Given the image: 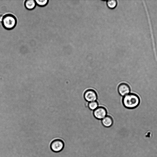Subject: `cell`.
Here are the masks:
<instances>
[{
  "mask_svg": "<svg viewBox=\"0 0 157 157\" xmlns=\"http://www.w3.org/2000/svg\"><path fill=\"white\" fill-rule=\"evenodd\" d=\"M122 103L124 106L128 109L135 108L139 105L140 99L136 94L129 93L123 97Z\"/></svg>",
  "mask_w": 157,
  "mask_h": 157,
  "instance_id": "obj_1",
  "label": "cell"
},
{
  "mask_svg": "<svg viewBox=\"0 0 157 157\" xmlns=\"http://www.w3.org/2000/svg\"><path fill=\"white\" fill-rule=\"evenodd\" d=\"M1 23L5 29L11 30L13 29L16 25L17 18L12 14H7L3 16Z\"/></svg>",
  "mask_w": 157,
  "mask_h": 157,
  "instance_id": "obj_2",
  "label": "cell"
},
{
  "mask_svg": "<svg viewBox=\"0 0 157 157\" xmlns=\"http://www.w3.org/2000/svg\"><path fill=\"white\" fill-rule=\"evenodd\" d=\"M64 147L63 142L61 140L56 139L54 140L50 144L51 150L53 152L57 153L63 150Z\"/></svg>",
  "mask_w": 157,
  "mask_h": 157,
  "instance_id": "obj_3",
  "label": "cell"
},
{
  "mask_svg": "<svg viewBox=\"0 0 157 157\" xmlns=\"http://www.w3.org/2000/svg\"><path fill=\"white\" fill-rule=\"evenodd\" d=\"M84 97L85 100L88 102L96 101L97 99L96 92L92 89L86 90L84 93Z\"/></svg>",
  "mask_w": 157,
  "mask_h": 157,
  "instance_id": "obj_4",
  "label": "cell"
},
{
  "mask_svg": "<svg viewBox=\"0 0 157 157\" xmlns=\"http://www.w3.org/2000/svg\"><path fill=\"white\" fill-rule=\"evenodd\" d=\"M117 90L119 95L123 97L130 93L131 91L129 86L124 82L120 83L118 86Z\"/></svg>",
  "mask_w": 157,
  "mask_h": 157,
  "instance_id": "obj_5",
  "label": "cell"
},
{
  "mask_svg": "<svg viewBox=\"0 0 157 157\" xmlns=\"http://www.w3.org/2000/svg\"><path fill=\"white\" fill-rule=\"evenodd\" d=\"M93 115L96 118L101 120L107 115V112L104 107L100 106L93 111Z\"/></svg>",
  "mask_w": 157,
  "mask_h": 157,
  "instance_id": "obj_6",
  "label": "cell"
},
{
  "mask_svg": "<svg viewBox=\"0 0 157 157\" xmlns=\"http://www.w3.org/2000/svg\"><path fill=\"white\" fill-rule=\"evenodd\" d=\"M101 121L102 124L106 127H110L113 124V121L112 118L108 115H107L102 119Z\"/></svg>",
  "mask_w": 157,
  "mask_h": 157,
  "instance_id": "obj_7",
  "label": "cell"
},
{
  "mask_svg": "<svg viewBox=\"0 0 157 157\" xmlns=\"http://www.w3.org/2000/svg\"><path fill=\"white\" fill-rule=\"evenodd\" d=\"M36 3L34 0H27L25 1L24 5L25 8L29 10H32L35 8Z\"/></svg>",
  "mask_w": 157,
  "mask_h": 157,
  "instance_id": "obj_8",
  "label": "cell"
},
{
  "mask_svg": "<svg viewBox=\"0 0 157 157\" xmlns=\"http://www.w3.org/2000/svg\"><path fill=\"white\" fill-rule=\"evenodd\" d=\"M98 107V103L97 101H92L88 103V107L89 109L92 111H94Z\"/></svg>",
  "mask_w": 157,
  "mask_h": 157,
  "instance_id": "obj_9",
  "label": "cell"
},
{
  "mask_svg": "<svg viewBox=\"0 0 157 157\" xmlns=\"http://www.w3.org/2000/svg\"><path fill=\"white\" fill-rule=\"evenodd\" d=\"M108 7L111 9L115 8L117 5V2L116 0H108L107 2Z\"/></svg>",
  "mask_w": 157,
  "mask_h": 157,
  "instance_id": "obj_10",
  "label": "cell"
},
{
  "mask_svg": "<svg viewBox=\"0 0 157 157\" xmlns=\"http://www.w3.org/2000/svg\"><path fill=\"white\" fill-rule=\"evenodd\" d=\"M36 4L41 7L44 6L48 3V0H35Z\"/></svg>",
  "mask_w": 157,
  "mask_h": 157,
  "instance_id": "obj_11",
  "label": "cell"
},
{
  "mask_svg": "<svg viewBox=\"0 0 157 157\" xmlns=\"http://www.w3.org/2000/svg\"><path fill=\"white\" fill-rule=\"evenodd\" d=\"M3 16L4 15H3L2 14H0V22H1L2 19V18H3Z\"/></svg>",
  "mask_w": 157,
  "mask_h": 157,
  "instance_id": "obj_12",
  "label": "cell"
}]
</instances>
